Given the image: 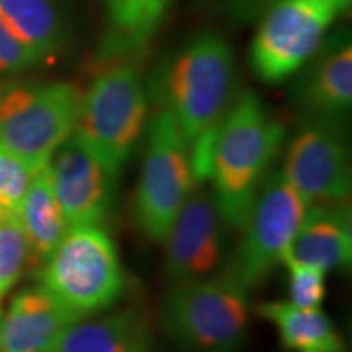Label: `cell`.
Listing matches in <instances>:
<instances>
[{
  "label": "cell",
  "mask_w": 352,
  "mask_h": 352,
  "mask_svg": "<svg viewBox=\"0 0 352 352\" xmlns=\"http://www.w3.org/2000/svg\"><path fill=\"white\" fill-rule=\"evenodd\" d=\"M148 100L138 59L108 63L83 90L74 132L118 178L144 139Z\"/></svg>",
  "instance_id": "3957f363"
},
{
  "label": "cell",
  "mask_w": 352,
  "mask_h": 352,
  "mask_svg": "<svg viewBox=\"0 0 352 352\" xmlns=\"http://www.w3.org/2000/svg\"><path fill=\"white\" fill-rule=\"evenodd\" d=\"M280 171L307 206L349 201L352 166L344 122L302 118Z\"/></svg>",
  "instance_id": "30bf717a"
},
{
  "label": "cell",
  "mask_w": 352,
  "mask_h": 352,
  "mask_svg": "<svg viewBox=\"0 0 352 352\" xmlns=\"http://www.w3.org/2000/svg\"><path fill=\"white\" fill-rule=\"evenodd\" d=\"M228 230L209 184L197 183L162 243L170 283H189L219 274L228 256Z\"/></svg>",
  "instance_id": "8fae6325"
},
{
  "label": "cell",
  "mask_w": 352,
  "mask_h": 352,
  "mask_svg": "<svg viewBox=\"0 0 352 352\" xmlns=\"http://www.w3.org/2000/svg\"><path fill=\"white\" fill-rule=\"evenodd\" d=\"M259 316L271 321L285 349L296 352H346L336 324L321 308L297 307L289 300L263 302Z\"/></svg>",
  "instance_id": "ffe728a7"
},
{
  "label": "cell",
  "mask_w": 352,
  "mask_h": 352,
  "mask_svg": "<svg viewBox=\"0 0 352 352\" xmlns=\"http://www.w3.org/2000/svg\"><path fill=\"white\" fill-rule=\"evenodd\" d=\"M284 139V124L261 96L236 95L214 132L206 178L230 230L243 228Z\"/></svg>",
  "instance_id": "7a4b0ae2"
},
{
  "label": "cell",
  "mask_w": 352,
  "mask_h": 352,
  "mask_svg": "<svg viewBox=\"0 0 352 352\" xmlns=\"http://www.w3.org/2000/svg\"><path fill=\"white\" fill-rule=\"evenodd\" d=\"M147 88L182 129L196 182L206 183L214 132L239 95L232 46L215 32L196 34L157 65Z\"/></svg>",
  "instance_id": "6da1fadb"
},
{
  "label": "cell",
  "mask_w": 352,
  "mask_h": 352,
  "mask_svg": "<svg viewBox=\"0 0 352 352\" xmlns=\"http://www.w3.org/2000/svg\"><path fill=\"white\" fill-rule=\"evenodd\" d=\"M19 217L28 241V266L39 271L69 232L63 209L52 191L47 165L34 173Z\"/></svg>",
  "instance_id": "d6986e66"
},
{
  "label": "cell",
  "mask_w": 352,
  "mask_h": 352,
  "mask_svg": "<svg viewBox=\"0 0 352 352\" xmlns=\"http://www.w3.org/2000/svg\"><path fill=\"white\" fill-rule=\"evenodd\" d=\"M33 176L23 158L0 142V212L19 214Z\"/></svg>",
  "instance_id": "7402d4cb"
},
{
  "label": "cell",
  "mask_w": 352,
  "mask_h": 352,
  "mask_svg": "<svg viewBox=\"0 0 352 352\" xmlns=\"http://www.w3.org/2000/svg\"><path fill=\"white\" fill-rule=\"evenodd\" d=\"M0 23L46 64L69 41L70 26L59 0H0Z\"/></svg>",
  "instance_id": "ac0fdd59"
},
{
  "label": "cell",
  "mask_w": 352,
  "mask_h": 352,
  "mask_svg": "<svg viewBox=\"0 0 352 352\" xmlns=\"http://www.w3.org/2000/svg\"><path fill=\"white\" fill-rule=\"evenodd\" d=\"M292 103L302 118L344 122L352 108V41L346 30L327 36L297 74Z\"/></svg>",
  "instance_id": "4fadbf2b"
},
{
  "label": "cell",
  "mask_w": 352,
  "mask_h": 352,
  "mask_svg": "<svg viewBox=\"0 0 352 352\" xmlns=\"http://www.w3.org/2000/svg\"><path fill=\"white\" fill-rule=\"evenodd\" d=\"M289 302L303 308H321L327 297V272L320 267L287 258Z\"/></svg>",
  "instance_id": "603a6c76"
},
{
  "label": "cell",
  "mask_w": 352,
  "mask_h": 352,
  "mask_svg": "<svg viewBox=\"0 0 352 352\" xmlns=\"http://www.w3.org/2000/svg\"><path fill=\"white\" fill-rule=\"evenodd\" d=\"M142 140L144 157L132 199V219L148 240L164 243L197 184L191 151L182 129L164 109L148 118Z\"/></svg>",
  "instance_id": "8992f818"
},
{
  "label": "cell",
  "mask_w": 352,
  "mask_h": 352,
  "mask_svg": "<svg viewBox=\"0 0 352 352\" xmlns=\"http://www.w3.org/2000/svg\"><path fill=\"white\" fill-rule=\"evenodd\" d=\"M39 60L0 23V74H16L36 67Z\"/></svg>",
  "instance_id": "cb8c5ba5"
},
{
  "label": "cell",
  "mask_w": 352,
  "mask_h": 352,
  "mask_svg": "<svg viewBox=\"0 0 352 352\" xmlns=\"http://www.w3.org/2000/svg\"><path fill=\"white\" fill-rule=\"evenodd\" d=\"M331 2L334 3V7L338 8V12H340V16H344L351 12L352 0H331Z\"/></svg>",
  "instance_id": "484cf974"
},
{
  "label": "cell",
  "mask_w": 352,
  "mask_h": 352,
  "mask_svg": "<svg viewBox=\"0 0 352 352\" xmlns=\"http://www.w3.org/2000/svg\"><path fill=\"white\" fill-rule=\"evenodd\" d=\"M287 258L320 267L327 274L349 270L352 263L349 201L308 206Z\"/></svg>",
  "instance_id": "9a60e30c"
},
{
  "label": "cell",
  "mask_w": 352,
  "mask_h": 352,
  "mask_svg": "<svg viewBox=\"0 0 352 352\" xmlns=\"http://www.w3.org/2000/svg\"><path fill=\"white\" fill-rule=\"evenodd\" d=\"M80 320L43 285L13 297L0 324V352H52L64 329Z\"/></svg>",
  "instance_id": "5bb4252c"
},
{
  "label": "cell",
  "mask_w": 352,
  "mask_h": 352,
  "mask_svg": "<svg viewBox=\"0 0 352 352\" xmlns=\"http://www.w3.org/2000/svg\"><path fill=\"white\" fill-rule=\"evenodd\" d=\"M2 315H3L2 310H0V324H2Z\"/></svg>",
  "instance_id": "4316f807"
},
{
  "label": "cell",
  "mask_w": 352,
  "mask_h": 352,
  "mask_svg": "<svg viewBox=\"0 0 352 352\" xmlns=\"http://www.w3.org/2000/svg\"><path fill=\"white\" fill-rule=\"evenodd\" d=\"M38 276L39 285L78 318L109 310L126 283L116 243L103 226L70 228Z\"/></svg>",
  "instance_id": "5b68a950"
},
{
  "label": "cell",
  "mask_w": 352,
  "mask_h": 352,
  "mask_svg": "<svg viewBox=\"0 0 352 352\" xmlns=\"http://www.w3.org/2000/svg\"><path fill=\"white\" fill-rule=\"evenodd\" d=\"M250 320V294L220 274L171 284L160 308V327L179 352H240Z\"/></svg>",
  "instance_id": "277c9868"
},
{
  "label": "cell",
  "mask_w": 352,
  "mask_h": 352,
  "mask_svg": "<svg viewBox=\"0 0 352 352\" xmlns=\"http://www.w3.org/2000/svg\"><path fill=\"white\" fill-rule=\"evenodd\" d=\"M28 266V241L19 214L0 212V300Z\"/></svg>",
  "instance_id": "44dd1931"
},
{
  "label": "cell",
  "mask_w": 352,
  "mask_h": 352,
  "mask_svg": "<svg viewBox=\"0 0 352 352\" xmlns=\"http://www.w3.org/2000/svg\"><path fill=\"white\" fill-rule=\"evenodd\" d=\"M82 96L70 82L0 85V142L36 173L76 131Z\"/></svg>",
  "instance_id": "52a82bcc"
},
{
  "label": "cell",
  "mask_w": 352,
  "mask_h": 352,
  "mask_svg": "<svg viewBox=\"0 0 352 352\" xmlns=\"http://www.w3.org/2000/svg\"><path fill=\"white\" fill-rule=\"evenodd\" d=\"M151 323L138 310L91 315L64 329L52 352H152Z\"/></svg>",
  "instance_id": "e0dca14e"
},
{
  "label": "cell",
  "mask_w": 352,
  "mask_h": 352,
  "mask_svg": "<svg viewBox=\"0 0 352 352\" xmlns=\"http://www.w3.org/2000/svg\"><path fill=\"white\" fill-rule=\"evenodd\" d=\"M47 170L69 230L103 226L113 206L118 176L109 171L76 132L52 153Z\"/></svg>",
  "instance_id": "7c38bea8"
},
{
  "label": "cell",
  "mask_w": 352,
  "mask_h": 352,
  "mask_svg": "<svg viewBox=\"0 0 352 352\" xmlns=\"http://www.w3.org/2000/svg\"><path fill=\"white\" fill-rule=\"evenodd\" d=\"M338 19L331 0H276L259 19L250 47L254 76L270 85L296 77Z\"/></svg>",
  "instance_id": "9c48e42d"
},
{
  "label": "cell",
  "mask_w": 352,
  "mask_h": 352,
  "mask_svg": "<svg viewBox=\"0 0 352 352\" xmlns=\"http://www.w3.org/2000/svg\"><path fill=\"white\" fill-rule=\"evenodd\" d=\"M307 208L283 171H271L240 230V243L227 256L219 274L248 294L256 289L289 256Z\"/></svg>",
  "instance_id": "ba28073f"
},
{
  "label": "cell",
  "mask_w": 352,
  "mask_h": 352,
  "mask_svg": "<svg viewBox=\"0 0 352 352\" xmlns=\"http://www.w3.org/2000/svg\"><path fill=\"white\" fill-rule=\"evenodd\" d=\"M276 0H223L228 19L239 25L253 23Z\"/></svg>",
  "instance_id": "d4e9b609"
},
{
  "label": "cell",
  "mask_w": 352,
  "mask_h": 352,
  "mask_svg": "<svg viewBox=\"0 0 352 352\" xmlns=\"http://www.w3.org/2000/svg\"><path fill=\"white\" fill-rule=\"evenodd\" d=\"M104 8V34L100 63L138 59L164 23L173 0H101Z\"/></svg>",
  "instance_id": "2e32d148"
}]
</instances>
